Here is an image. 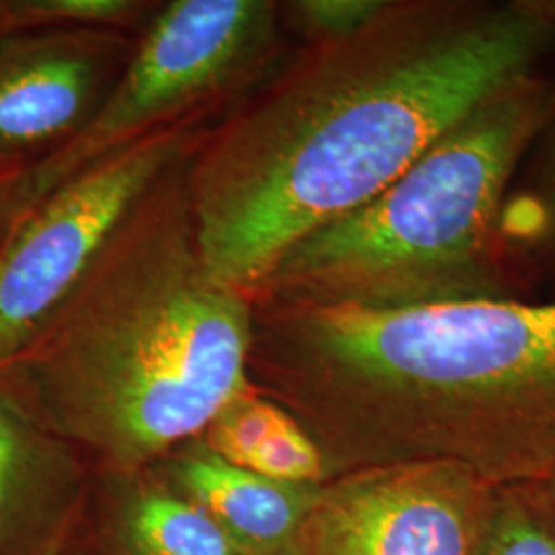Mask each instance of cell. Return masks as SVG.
I'll return each instance as SVG.
<instances>
[{
	"label": "cell",
	"instance_id": "cell-6",
	"mask_svg": "<svg viewBox=\"0 0 555 555\" xmlns=\"http://www.w3.org/2000/svg\"><path fill=\"white\" fill-rule=\"evenodd\" d=\"M217 109L163 124L64 179L0 247V366L73 293L103 243L157 179L190 155Z\"/></svg>",
	"mask_w": 555,
	"mask_h": 555
},
{
	"label": "cell",
	"instance_id": "cell-17",
	"mask_svg": "<svg viewBox=\"0 0 555 555\" xmlns=\"http://www.w3.org/2000/svg\"><path fill=\"white\" fill-rule=\"evenodd\" d=\"M25 29H34L25 15L23 0H0V41Z\"/></svg>",
	"mask_w": 555,
	"mask_h": 555
},
{
	"label": "cell",
	"instance_id": "cell-4",
	"mask_svg": "<svg viewBox=\"0 0 555 555\" xmlns=\"http://www.w3.org/2000/svg\"><path fill=\"white\" fill-rule=\"evenodd\" d=\"M506 85L444 132L378 196L300 238L251 298L412 307L506 298L494 256L500 202L552 91Z\"/></svg>",
	"mask_w": 555,
	"mask_h": 555
},
{
	"label": "cell",
	"instance_id": "cell-19",
	"mask_svg": "<svg viewBox=\"0 0 555 555\" xmlns=\"http://www.w3.org/2000/svg\"><path fill=\"white\" fill-rule=\"evenodd\" d=\"M34 555H59L56 554V547L54 545H48V547H43L41 552H38V554Z\"/></svg>",
	"mask_w": 555,
	"mask_h": 555
},
{
	"label": "cell",
	"instance_id": "cell-18",
	"mask_svg": "<svg viewBox=\"0 0 555 555\" xmlns=\"http://www.w3.org/2000/svg\"><path fill=\"white\" fill-rule=\"evenodd\" d=\"M550 219L555 229V165L554 173H552V183H550Z\"/></svg>",
	"mask_w": 555,
	"mask_h": 555
},
{
	"label": "cell",
	"instance_id": "cell-14",
	"mask_svg": "<svg viewBox=\"0 0 555 555\" xmlns=\"http://www.w3.org/2000/svg\"><path fill=\"white\" fill-rule=\"evenodd\" d=\"M479 555H555V533L529 511L513 506L492 520Z\"/></svg>",
	"mask_w": 555,
	"mask_h": 555
},
{
	"label": "cell",
	"instance_id": "cell-5",
	"mask_svg": "<svg viewBox=\"0 0 555 555\" xmlns=\"http://www.w3.org/2000/svg\"><path fill=\"white\" fill-rule=\"evenodd\" d=\"M270 0H176L142 34L100 109L41 157L46 196L64 179L163 124L219 109L274 56L282 9Z\"/></svg>",
	"mask_w": 555,
	"mask_h": 555
},
{
	"label": "cell",
	"instance_id": "cell-12",
	"mask_svg": "<svg viewBox=\"0 0 555 555\" xmlns=\"http://www.w3.org/2000/svg\"><path fill=\"white\" fill-rule=\"evenodd\" d=\"M144 4L132 0H23L31 27H126Z\"/></svg>",
	"mask_w": 555,
	"mask_h": 555
},
{
	"label": "cell",
	"instance_id": "cell-10",
	"mask_svg": "<svg viewBox=\"0 0 555 555\" xmlns=\"http://www.w3.org/2000/svg\"><path fill=\"white\" fill-rule=\"evenodd\" d=\"M130 555H237L219 525L188 498L146 492L124 520Z\"/></svg>",
	"mask_w": 555,
	"mask_h": 555
},
{
	"label": "cell",
	"instance_id": "cell-7",
	"mask_svg": "<svg viewBox=\"0 0 555 555\" xmlns=\"http://www.w3.org/2000/svg\"><path fill=\"white\" fill-rule=\"evenodd\" d=\"M483 476L456 461L378 463L321 488L298 555H479Z\"/></svg>",
	"mask_w": 555,
	"mask_h": 555
},
{
	"label": "cell",
	"instance_id": "cell-15",
	"mask_svg": "<svg viewBox=\"0 0 555 555\" xmlns=\"http://www.w3.org/2000/svg\"><path fill=\"white\" fill-rule=\"evenodd\" d=\"M40 159L0 157V247L23 215L43 198L38 181Z\"/></svg>",
	"mask_w": 555,
	"mask_h": 555
},
{
	"label": "cell",
	"instance_id": "cell-16",
	"mask_svg": "<svg viewBox=\"0 0 555 555\" xmlns=\"http://www.w3.org/2000/svg\"><path fill=\"white\" fill-rule=\"evenodd\" d=\"M29 455L25 417L0 397V527L4 525Z\"/></svg>",
	"mask_w": 555,
	"mask_h": 555
},
{
	"label": "cell",
	"instance_id": "cell-9",
	"mask_svg": "<svg viewBox=\"0 0 555 555\" xmlns=\"http://www.w3.org/2000/svg\"><path fill=\"white\" fill-rule=\"evenodd\" d=\"M179 486L237 555H298L318 483H284L229 465L208 449L176 467Z\"/></svg>",
	"mask_w": 555,
	"mask_h": 555
},
{
	"label": "cell",
	"instance_id": "cell-1",
	"mask_svg": "<svg viewBox=\"0 0 555 555\" xmlns=\"http://www.w3.org/2000/svg\"><path fill=\"white\" fill-rule=\"evenodd\" d=\"M554 46L545 0L387 2L357 34L313 41L188 157L208 272L249 295L300 238L378 196Z\"/></svg>",
	"mask_w": 555,
	"mask_h": 555
},
{
	"label": "cell",
	"instance_id": "cell-8",
	"mask_svg": "<svg viewBox=\"0 0 555 555\" xmlns=\"http://www.w3.org/2000/svg\"><path fill=\"white\" fill-rule=\"evenodd\" d=\"M137 43L121 27H36L0 41V157L40 159L77 137Z\"/></svg>",
	"mask_w": 555,
	"mask_h": 555
},
{
	"label": "cell",
	"instance_id": "cell-2",
	"mask_svg": "<svg viewBox=\"0 0 555 555\" xmlns=\"http://www.w3.org/2000/svg\"><path fill=\"white\" fill-rule=\"evenodd\" d=\"M190 155L149 188L73 293L0 366V397L21 416L118 469L204 433L254 389V302L199 256Z\"/></svg>",
	"mask_w": 555,
	"mask_h": 555
},
{
	"label": "cell",
	"instance_id": "cell-13",
	"mask_svg": "<svg viewBox=\"0 0 555 555\" xmlns=\"http://www.w3.org/2000/svg\"><path fill=\"white\" fill-rule=\"evenodd\" d=\"M389 0H300L291 2L286 13L313 41L346 38L380 15Z\"/></svg>",
	"mask_w": 555,
	"mask_h": 555
},
{
	"label": "cell",
	"instance_id": "cell-3",
	"mask_svg": "<svg viewBox=\"0 0 555 555\" xmlns=\"http://www.w3.org/2000/svg\"><path fill=\"white\" fill-rule=\"evenodd\" d=\"M251 302L249 364L272 366L327 435L481 476L555 459V302Z\"/></svg>",
	"mask_w": 555,
	"mask_h": 555
},
{
	"label": "cell",
	"instance_id": "cell-11",
	"mask_svg": "<svg viewBox=\"0 0 555 555\" xmlns=\"http://www.w3.org/2000/svg\"><path fill=\"white\" fill-rule=\"evenodd\" d=\"M291 416L274 401L258 396L256 387L231 401L210 422L206 433V449L229 465L247 469L259 447L276 433Z\"/></svg>",
	"mask_w": 555,
	"mask_h": 555
}]
</instances>
